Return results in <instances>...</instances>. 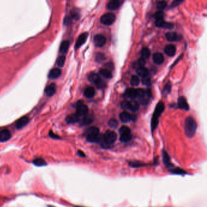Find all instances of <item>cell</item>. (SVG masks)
Listing matches in <instances>:
<instances>
[{"label":"cell","mask_w":207,"mask_h":207,"mask_svg":"<svg viewBox=\"0 0 207 207\" xmlns=\"http://www.w3.org/2000/svg\"><path fill=\"white\" fill-rule=\"evenodd\" d=\"M137 74L138 75H139L140 77H142L143 78L144 77L149 75V71L147 68H144V67H142V68H137Z\"/></svg>","instance_id":"f1b7e54d"},{"label":"cell","mask_w":207,"mask_h":207,"mask_svg":"<svg viewBox=\"0 0 207 207\" xmlns=\"http://www.w3.org/2000/svg\"><path fill=\"white\" fill-rule=\"evenodd\" d=\"M108 125L111 128H116L118 126V122L115 119H111L108 122Z\"/></svg>","instance_id":"e575fe53"},{"label":"cell","mask_w":207,"mask_h":207,"mask_svg":"<svg viewBox=\"0 0 207 207\" xmlns=\"http://www.w3.org/2000/svg\"><path fill=\"white\" fill-rule=\"evenodd\" d=\"M11 138V133L8 129H3L0 131V142H6Z\"/></svg>","instance_id":"5bb4252c"},{"label":"cell","mask_w":207,"mask_h":207,"mask_svg":"<svg viewBox=\"0 0 207 207\" xmlns=\"http://www.w3.org/2000/svg\"><path fill=\"white\" fill-rule=\"evenodd\" d=\"M49 136H50V137H51L52 138H60L58 136H56V134H55L54 133H53L52 131L50 132Z\"/></svg>","instance_id":"bcb514c9"},{"label":"cell","mask_w":207,"mask_h":207,"mask_svg":"<svg viewBox=\"0 0 207 207\" xmlns=\"http://www.w3.org/2000/svg\"><path fill=\"white\" fill-rule=\"evenodd\" d=\"M33 163L37 167H42L46 165V162L45 160L42 158H37L35 159L33 161Z\"/></svg>","instance_id":"1f68e13d"},{"label":"cell","mask_w":207,"mask_h":207,"mask_svg":"<svg viewBox=\"0 0 207 207\" xmlns=\"http://www.w3.org/2000/svg\"><path fill=\"white\" fill-rule=\"evenodd\" d=\"M139 105L138 102L134 100H131L129 101V109L128 110H130L132 112H136L138 110Z\"/></svg>","instance_id":"83f0119b"},{"label":"cell","mask_w":207,"mask_h":207,"mask_svg":"<svg viewBox=\"0 0 207 207\" xmlns=\"http://www.w3.org/2000/svg\"><path fill=\"white\" fill-rule=\"evenodd\" d=\"M48 207H54V206H49Z\"/></svg>","instance_id":"681fc988"},{"label":"cell","mask_w":207,"mask_h":207,"mask_svg":"<svg viewBox=\"0 0 207 207\" xmlns=\"http://www.w3.org/2000/svg\"><path fill=\"white\" fill-rule=\"evenodd\" d=\"M78 154L80 156H81V157H85V153H84L82 151H80V150H79V151H78Z\"/></svg>","instance_id":"c3c4849f"},{"label":"cell","mask_w":207,"mask_h":207,"mask_svg":"<svg viewBox=\"0 0 207 207\" xmlns=\"http://www.w3.org/2000/svg\"><path fill=\"white\" fill-rule=\"evenodd\" d=\"M65 60H66V58L63 55H61L58 58L57 61H56V63H57V65L60 67V68H62V67L64 66Z\"/></svg>","instance_id":"836d02e7"},{"label":"cell","mask_w":207,"mask_h":207,"mask_svg":"<svg viewBox=\"0 0 207 207\" xmlns=\"http://www.w3.org/2000/svg\"><path fill=\"white\" fill-rule=\"evenodd\" d=\"M142 81V83L147 86H149L151 85V79H150L149 75L143 77Z\"/></svg>","instance_id":"8d00e7d4"},{"label":"cell","mask_w":207,"mask_h":207,"mask_svg":"<svg viewBox=\"0 0 207 207\" xmlns=\"http://www.w3.org/2000/svg\"><path fill=\"white\" fill-rule=\"evenodd\" d=\"M29 122V117L26 116H24L19 118V120H18L17 122L15 123V127H16V128L18 129H22L25 126H26Z\"/></svg>","instance_id":"30bf717a"},{"label":"cell","mask_w":207,"mask_h":207,"mask_svg":"<svg viewBox=\"0 0 207 207\" xmlns=\"http://www.w3.org/2000/svg\"><path fill=\"white\" fill-rule=\"evenodd\" d=\"M171 85L170 83H167V85L165 86L164 87V89H163V94H168L170 91H171Z\"/></svg>","instance_id":"b9f144b4"},{"label":"cell","mask_w":207,"mask_h":207,"mask_svg":"<svg viewBox=\"0 0 207 207\" xmlns=\"http://www.w3.org/2000/svg\"><path fill=\"white\" fill-rule=\"evenodd\" d=\"M145 65V60L143 58H139L136 63H135V66L136 67H137V68H142V67H143V66Z\"/></svg>","instance_id":"ab89813d"},{"label":"cell","mask_w":207,"mask_h":207,"mask_svg":"<svg viewBox=\"0 0 207 207\" xmlns=\"http://www.w3.org/2000/svg\"><path fill=\"white\" fill-rule=\"evenodd\" d=\"M87 112H88V108L87 106L83 104L82 101H78L77 104L76 114L79 117H84L87 114Z\"/></svg>","instance_id":"ba28073f"},{"label":"cell","mask_w":207,"mask_h":207,"mask_svg":"<svg viewBox=\"0 0 207 207\" xmlns=\"http://www.w3.org/2000/svg\"><path fill=\"white\" fill-rule=\"evenodd\" d=\"M56 90V86L54 83H51L48 85L45 89V93L47 96L52 97L53 96Z\"/></svg>","instance_id":"9a60e30c"},{"label":"cell","mask_w":207,"mask_h":207,"mask_svg":"<svg viewBox=\"0 0 207 207\" xmlns=\"http://www.w3.org/2000/svg\"><path fill=\"white\" fill-rule=\"evenodd\" d=\"M121 108L125 110H128L129 109V101H124L121 103Z\"/></svg>","instance_id":"ee69618b"},{"label":"cell","mask_w":207,"mask_h":207,"mask_svg":"<svg viewBox=\"0 0 207 207\" xmlns=\"http://www.w3.org/2000/svg\"><path fill=\"white\" fill-rule=\"evenodd\" d=\"M150 54H151V51H150V50L148 48H144L142 49V50L141 51L142 58H143L144 60L148 59L149 57Z\"/></svg>","instance_id":"4dcf8cb0"},{"label":"cell","mask_w":207,"mask_h":207,"mask_svg":"<svg viewBox=\"0 0 207 207\" xmlns=\"http://www.w3.org/2000/svg\"><path fill=\"white\" fill-rule=\"evenodd\" d=\"M170 171L173 174H185L186 172L184 171L183 169H182L180 168H173L172 169L170 170Z\"/></svg>","instance_id":"74e56055"},{"label":"cell","mask_w":207,"mask_h":207,"mask_svg":"<svg viewBox=\"0 0 207 207\" xmlns=\"http://www.w3.org/2000/svg\"><path fill=\"white\" fill-rule=\"evenodd\" d=\"M129 164L132 167H142V166H143V165H144L143 164H142L140 162H130V163H129Z\"/></svg>","instance_id":"f6af8a7d"},{"label":"cell","mask_w":207,"mask_h":207,"mask_svg":"<svg viewBox=\"0 0 207 207\" xmlns=\"http://www.w3.org/2000/svg\"><path fill=\"white\" fill-rule=\"evenodd\" d=\"M116 20V15L112 13H107L104 14L100 18V22L104 25H111Z\"/></svg>","instance_id":"52a82bcc"},{"label":"cell","mask_w":207,"mask_h":207,"mask_svg":"<svg viewBox=\"0 0 207 207\" xmlns=\"http://www.w3.org/2000/svg\"><path fill=\"white\" fill-rule=\"evenodd\" d=\"M178 106L180 109H182V110H185L187 111L189 110V106L187 102V100H186V99L183 97H180L179 99Z\"/></svg>","instance_id":"44dd1931"},{"label":"cell","mask_w":207,"mask_h":207,"mask_svg":"<svg viewBox=\"0 0 207 207\" xmlns=\"http://www.w3.org/2000/svg\"><path fill=\"white\" fill-rule=\"evenodd\" d=\"M144 94H145V91H144L143 89H137V97H138L139 99H140V98L144 96Z\"/></svg>","instance_id":"7bdbcfd3"},{"label":"cell","mask_w":207,"mask_h":207,"mask_svg":"<svg viewBox=\"0 0 207 207\" xmlns=\"http://www.w3.org/2000/svg\"><path fill=\"white\" fill-rule=\"evenodd\" d=\"M164 109L165 105L162 102H160L158 103L156 108V110H155V112L151 121V128L153 131H154L155 129L157 128L159 123V117L164 111Z\"/></svg>","instance_id":"277c9868"},{"label":"cell","mask_w":207,"mask_h":207,"mask_svg":"<svg viewBox=\"0 0 207 207\" xmlns=\"http://www.w3.org/2000/svg\"><path fill=\"white\" fill-rule=\"evenodd\" d=\"M95 89L92 87H88L84 91V95L87 99H91L95 95Z\"/></svg>","instance_id":"484cf974"},{"label":"cell","mask_w":207,"mask_h":207,"mask_svg":"<svg viewBox=\"0 0 207 207\" xmlns=\"http://www.w3.org/2000/svg\"><path fill=\"white\" fill-rule=\"evenodd\" d=\"M69 48V41L68 40H65L63 41L61 44L60 52L61 54H65L68 52Z\"/></svg>","instance_id":"cb8c5ba5"},{"label":"cell","mask_w":207,"mask_h":207,"mask_svg":"<svg viewBox=\"0 0 207 207\" xmlns=\"http://www.w3.org/2000/svg\"><path fill=\"white\" fill-rule=\"evenodd\" d=\"M105 59V55L102 53H98L95 56V61L97 63H101Z\"/></svg>","instance_id":"d590c367"},{"label":"cell","mask_w":207,"mask_h":207,"mask_svg":"<svg viewBox=\"0 0 207 207\" xmlns=\"http://www.w3.org/2000/svg\"><path fill=\"white\" fill-rule=\"evenodd\" d=\"M180 3H182V1H175L172 3L171 6L172 7H175V6H177V5H179Z\"/></svg>","instance_id":"7dc6e473"},{"label":"cell","mask_w":207,"mask_h":207,"mask_svg":"<svg viewBox=\"0 0 207 207\" xmlns=\"http://www.w3.org/2000/svg\"><path fill=\"white\" fill-rule=\"evenodd\" d=\"M119 133L120 134V140L123 143H126L130 141L132 138L130 129L126 126H123L120 128V130H119Z\"/></svg>","instance_id":"5b68a950"},{"label":"cell","mask_w":207,"mask_h":207,"mask_svg":"<svg viewBox=\"0 0 207 207\" xmlns=\"http://www.w3.org/2000/svg\"><path fill=\"white\" fill-rule=\"evenodd\" d=\"M79 120H80V117L77 116L76 114L67 116V117L66 118V122L69 124L75 123L79 122Z\"/></svg>","instance_id":"603a6c76"},{"label":"cell","mask_w":207,"mask_h":207,"mask_svg":"<svg viewBox=\"0 0 207 207\" xmlns=\"http://www.w3.org/2000/svg\"><path fill=\"white\" fill-rule=\"evenodd\" d=\"M197 123L193 117H188L186 118L185 122V132L188 137L192 138L194 137L197 130Z\"/></svg>","instance_id":"6da1fadb"},{"label":"cell","mask_w":207,"mask_h":207,"mask_svg":"<svg viewBox=\"0 0 207 207\" xmlns=\"http://www.w3.org/2000/svg\"><path fill=\"white\" fill-rule=\"evenodd\" d=\"M100 74L105 79H110L112 77V73L110 70H108L106 69H102L100 71Z\"/></svg>","instance_id":"f546056e"},{"label":"cell","mask_w":207,"mask_h":207,"mask_svg":"<svg viewBox=\"0 0 207 207\" xmlns=\"http://www.w3.org/2000/svg\"><path fill=\"white\" fill-rule=\"evenodd\" d=\"M162 156H163V161L165 166H166L167 168H171L173 166V165L171 163V162L169 156L165 151H163Z\"/></svg>","instance_id":"d6986e66"},{"label":"cell","mask_w":207,"mask_h":207,"mask_svg":"<svg viewBox=\"0 0 207 207\" xmlns=\"http://www.w3.org/2000/svg\"><path fill=\"white\" fill-rule=\"evenodd\" d=\"M140 83V80L137 76L134 75L131 79V85L132 86H137Z\"/></svg>","instance_id":"d6a6232c"},{"label":"cell","mask_w":207,"mask_h":207,"mask_svg":"<svg viewBox=\"0 0 207 207\" xmlns=\"http://www.w3.org/2000/svg\"><path fill=\"white\" fill-rule=\"evenodd\" d=\"M156 26H157L159 28H163L168 29H172L174 27L173 24L165 22V21L163 20V18L156 20Z\"/></svg>","instance_id":"4fadbf2b"},{"label":"cell","mask_w":207,"mask_h":207,"mask_svg":"<svg viewBox=\"0 0 207 207\" xmlns=\"http://www.w3.org/2000/svg\"><path fill=\"white\" fill-rule=\"evenodd\" d=\"M86 138L89 142L91 143H99L101 141L102 137L100 134L99 129L92 126L87 129L86 132Z\"/></svg>","instance_id":"7a4b0ae2"},{"label":"cell","mask_w":207,"mask_h":207,"mask_svg":"<svg viewBox=\"0 0 207 207\" xmlns=\"http://www.w3.org/2000/svg\"><path fill=\"white\" fill-rule=\"evenodd\" d=\"M166 38L169 41H177L180 40L182 37L176 32H170L166 34Z\"/></svg>","instance_id":"2e32d148"},{"label":"cell","mask_w":207,"mask_h":207,"mask_svg":"<svg viewBox=\"0 0 207 207\" xmlns=\"http://www.w3.org/2000/svg\"><path fill=\"white\" fill-rule=\"evenodd\" d=\"M164 50L165 54L169 56H173L175 54V52H176V49H175V47L174 45L169 44L165 47Z\"/></svg>","instance_id":"ac0fdd59"},{"label":"cell","mask_w":207,"mask_h":207,"mask_svg":"<svg viewBox=\"0 0 207 207\" xmlns=\"http://www.w3.org/2000/svg\"><path fill=\"white\" fill-rule=\"evenodd\" d=\"M88 80L92 83L94 84L97 87V88L102 89L105 86V83L104 82L100 76L95 73L91 74L88 77Z\"/></svg>","instance_id":"8992f818"},{"label":"cell","mask_w":207,"mask_h":207,"mask_svg":"<svg viewBox=\"0 0 207 207\" xmlns=\"http://www.w3.org/2000/svg\"><path fill=\"white\" fill-rule=\"evenodd\" d=\"M119 117L123 123H128L131 120V116L127 112H122L119 116Z\"/></svg>","instance_id":"4316f807"},{"label":"cell","mask_w":207,"mask_h":207,"mask_svg":"<svg viewBox=\"0 0 207 207\" xmlns=\"http://www.w3.org/2000/svg\"><path fill=\"white\" fill-rule=\"evenodd\" d=\"M163 12L161 10H159V11L157 12L154 15V17L156 19V20L157 19H163Z\"/></svg>","instance_id":"60d3db41"},{"label":"cell","mask_w":207,"mask_h":207,"mask_svg":"<svg viewBox=\"0 0 207 207\" xmlns=\"http://www.w3.org/2000/svg\"><path fill=\"white\" fill-rule=\"evenodd\" d=\"M153 60L154 63L156 65H162L164 61L163 55L161 53H155L153 56Z\"/></svg>","instance_id":"e0dca14e"},{"label":"cell","mask_w":207,"mask_h":207,"mask_svg":"<svg viewBox=\"0 0 207 207\" xmlns=\"http://www.w3.org/2000/svg\"><path fill=\"white\" fill-rule=\"evenodd\" d=\"M117 138V134L112 131H107L102 136V144L105 147H110L114 143Z\"/></svg>","instance_id":"3957f363"},{"label":"cell","mask_w":207,"mask_h":207,"mask_svg":"<svg viewBox=\"0 0 207 207\" xmlns=\"http://www.w3.org/2000/svg\"><path fill=\"white\" fill-rule=\"evenodd\" d=\"M61 71L60 68H54L49 72V77L51 79H56L61 75Z\"/></svg>","instance_id":"ffe728a7"},{"label":"cell","mask_w":207,"mask_h":207,"mask_svg":"<svg viewBox=\"0 0 207 207\" xmlns=\"http://www.w3.org/2000/svg\"><path fill=\"white\" fill-rule=\"evenodd\" d=\"M125 97L126 98H129V99H136L137 97V89H129L126 90L125 94Z\"/></svg>","instance_id":"d4e9b609"},{"label":"cell","mask_w":207,"mask_h":207,"mask_svg":"<svg viewBox=\"0 0 207 207\" xmlns=\"http://www.w3.org/2000/svg\"><path fill=\"white\" fill-rule=\"evenodd\" d=\"M87 37H88V34L87 32L81 34L75 43V49H79L83 44H84L86 41Z\"/></svg>","instance_id":"7c38bea8"},{"label":"cell","mask_w":207,"mask_h":207,"mask_svg":"<svg viewBox=\"0 0 207 207\" xmlns=\"http://www.w3.org/2000/svg\"><path fill=\"white\" fill-rule=\"evenodd\" d=\"M93 121H94V117H93V116L91 115L86 114L82 118L81 124L82 126L89 125L93 122Z\"/></svg>","instance_id":"7402d4cb"},{"label":"cell","mask_w":207,"mask_h":207,"mask_svg":"<svg viewBox=\"0 0 207 207\" xmlns=\"http://www.w3.org/2000/svg\"><path fill=\"white\" fill-rule=\"evenodd\" d=\"M122 3L123 1H120V0H111V1L108 3L107 8L111 10H117L121 6Z\"/></svg>","instance_id":"8fae6325"},{"label":"cell","mask_w":207,"mask_h":207,"mask_svg":"<svg viewBox=\"0 0 207 207\" xmlns=\"http://www.w3.org/2000/svg\"><path fill=\"white\" fill-rule=\"evenodd\" d=\"M95 45L97 47H102L106 43V39L104 35L101 34H97L94 38Z\"/></svg>","instance_id":"9c48e42d"},{"label":"cell","mask_w":207,"mask_h":207,"mask_svg":"<svg viewBox=\"0 0 207 207\" xmlns=\"http://www.w3.org/2000/svg\"><path fill=\"white\" fill-rule=\"evenodd\" d=\"M77 207H83V206H77Z\"/></svg>","instance_id":"f907efd6"},{"label":"cell","mask_w":207,"mask_h":207,"mask_svg":"<svg viewBox=\"0 0 207 207\" xmlns=\"http://www.w3.org/2000/svg\"><path fill=\"white\" fill-rule=\"evenodd\" d=\"M167 5V3L166 1H159L157 3V8L159 10H163L164 9L165 7H166Z\"/></svg>","instance_id":"f35d334b"}]
</instances>
